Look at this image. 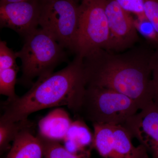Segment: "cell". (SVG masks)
Listing matches in <instances>:
<instances>
[{
	"label": "cell",
	"instance_id": "23",
	"mask_svg": "<svg viewBox=\"0 0 158 158\" xmlns=\"http://www.w3.org/2000/svg\"><path fill=\"white\" fill-rule=\"evenodd\" d=\"M90 0H83L82 3H83V4H85V3H87L90 2Z\"/></svg>",
	"mask_w": 158,
	"mask_h": 158
},
{
	"label": "cell",
	"instance_id": "22",
	"mask_svg": "<svg viewBox=\"0 0 158 158\" xmlns=\"http://www.w3.org/2000/svg\"><path fill=\"white\" fill-rule=\"evenodd\" d=\"M25 0H1L0 3H11L21 2Z\"/></svg>",
	"mask_w": 158,
	"mask_h": 158
},
{
	"label": "cell",
	"instance_id": "8",
	"mask_svg": "<svg viewBox=\"0 0 158 158\" xmlns=\"http://www.w3.org/2000/svg\"><path fill=\"white\" fill-rule=\"evenodd\" d=\"M39 0L0 3V25L25 37L39 25Z\"/></svg>",
	"mask_w": 158,
	"mask_h": 158
},
{
	"label": "cell",
	"instance_id": "24",
	"mask_svg": "<svg viewBox=\"0 0 158 158\" xmlns=\"http://www.w3.org/2000/svg\"><path fill=\"white\" fill-rule=\"evenodd\" d=\"M155 148H156V150L157 155L158 158V147Z\"/></svg>",
	"mask_w": 158,
	"mask_h": 158
},
{
	"label": "cell",
	"instance_id": "11",
	"mask_svg": "<svg viewBox=\"0 0 158 158\" xmlns=\"http://www.w3.org/2000/svg\"><path fill=\"white\" fill-rule=\"evenodd\" d=\"M32 127L19 134L5 158H43L42 141L38 135H34Z\"/></svg>",
	"mask_w": 158,
	"mask_h": 158
},
{
	"label": "cell",
	"instance_id": "16",
	"mask_svg": "<svg viewBox=\"0 0 158 158\" xmlns=\"http://www.w3.org/2000/svg\"><path fill=\"white\" fill-rule=\"evenodd\" d=\"M37 135L42 142L44 158H83L82 156L69 152L59 141Z\"/></svg>",
	"mask_w": 158,
	"mask_h": 158
},
{
	"label": "cell",
	"instance_id": "12",
	"mask_svg": "<svg viewBox=\"0 0 158 158\" xmlns=\"http://www.w3.org/2000/svg\"><path fill=\"white\" fill-rule=\"evenodd\" d=\"M93 135L85 123L81 120L73 121L64 140L65 148L77 154L93 143Z\"/></svg>",
	"mask_w": 158,
	"mask_h": 158
},
{
	"label": "cell",
	"instance_id": "19",
	"mask_svg": "<svg viewBox=\"0 0 158 158\" xmlns=\"http://www.w3.org/2000/svg\"><path fill=\"white\" fill-rule=\"evenodd\" d=\"M121 8L138 18H147L144 14L143 0H115Z\"/></svg>",
	"mask_w": 158,
	"mask_h": 158
},
{
	"label": "cell",
	"instance_id": "13",
	"mask_svg": "<svg viewBox=\"0 0 158 158\" xmlns=\"http://www.w3.org/2000/svg\"><path fill=\"white\" fill-rule=\"evenodd\" d=\"M93 124V144L94 147L103 157L114 158V125Z\"/></svg>",
	"mask_w": 158,
	"mask_h": 158
},
{
	"label": "cell",
	"instance_id": "3",
	"mask_svg": "<svg viewBox=\"0 0 158 158\" xmlns=\"http://www.w3.org/2000/svg\"><path fill=\"white\" fill-rule=\"evenodd\" d=\"M65 48L43 29H37L24 37L22 48L16 52L22 62V74L19 83L32 86L33 80L53 73L65 60Z\"/></svg>",
	"mask_w": 158,
	"mask_h": 158
},
{
	"label": "cell",
	"instance_id": "9",
	"mask_svg": "<svg viewBox=\"0 0 158 158\" xmlns=\"http://www.w3.org/2000/svg\"><path fill=\"white\" fill-rule=\"evenodd\" d=\"M122 125L131 136L146 145L158 146V106L153 102Z\"/></svg>",
	"mask_w": 158,
	"mask_h": 158
},
{
	"label": "cell",
	"instance_id": "18",
	"mask_svg": "<svg viewBox=\"0 0 158 158\" xmlns=\"http://www.w3.org/2000/svg\"><path fill=\"white\" fill-rule=\"evenodd\" d=\"M17 53L9 48L6 41H0V70L19 67L16 64Z\"/></svg>",
	"mask_w": 158,
	"mask_h": 158
},
{
	"label": "cell",
	"instance_id": "5",
	"mask_svg": "<svg viewBox=\"0 0 158 158\" xmlns=\"http://www.w3.org/2000/svg\"><path fill=\"white\" fill-rule=\"evenodd\" d=\"M39 25L63 48L76 52L80 5L76 0H39Z\"/></svg>",
	"mask_w": 158,
	"mask_h": 158
},
{
	"label": "cell",
	"instance_id": "20",
	"mask_svg": "<svg viewBox=\"0 0 158 158\" xmlns=\"http://www.w3.org/2000/svg\"><path fill=\"white\" fill-rule=\"evenodd\" d=\"M144 14L158 34V0H143Z\"/></svg>",
	"mask_w": 158,
	"mask_h": 158
},
{
	"label": "cell",
	"instance_id": "4",
	"mask_svg": "<svg viewBox=\"0 0 158 158\" xmlns=\"http://www.w3.org/2000/svg\"><path fill=\"white\" fill-rule=\"evenodd\" d=\"M139 110L135 102L124 94L87 86L76 114L93 123L122 125Z\"/></svg>",
	"mask_w": 158,
	"mask_h": 158
},
{
	"label": "cell",
	"instance_id": "6",
	"mask_svg": "<svg viewBox=\"0 0 158 158\" xmlns=\"http://www.w3.org/2000/svg\"><path fill=\"white\" fill-rule=\"evenodd\" d=\"M105 0H90L80 5V25L75 53L86 55L107 47L110 30L105 10Z\"/></svg>",
	"mask_w": 158,
	"mask_h": 158
},
{
	"label": "cell",
	"instance_id": "14",
	"mask_svg": "<svg viewBox=\"0 0 158 158\" xmlns=\"http://www.w3.org/2000/svg\"><path fill=\"white\" fill-rule=\"evenodd\" d=\"M34 123L28 119L13 122H0V149L4 151L9 147L18 135L23 130L32 127Z\"/></svg>",
	"mask_w": 158,
	"mask_h": 158
},
{
	"label": "cell",
	"instance_id": "2",
	"mask_svg": "<svg viewBox=\"0 0 158 158\" xmlns=\"http://www.w3.org/2000/svg\"><path fill=\"white\" fill-rule=\"evenodd\" d=\"M86 88L83 58L76 55L65 68L38 78L22 96L7 100L0 122L26 120L37 111L59 106H67L76 113Z\"/></svg>",
	"mask_w": 158,
	"mask_h": 158
},
{
	"label": "cell",
	"instance_id": "15",
	"mask_svg": "<svg viewBox=\"0 0 158 158\" xmlns=\"http://www.w3.org/2000/svg\"><path fill=\"white\" fill-rule=\"evenodd\" d=\"M19 70V67L0 70V94L7 96L8 101L14 100L18 97L15 93V87Z\"/></svg>",
	"mask_w": 158,
	"mask_h": 158
},
{
	"label": "cell",
	"instance_id": "1",
	"mask_svg": "<svg viewBox=\"0 0 158 158\" xmlns=\"http://www.w3.org/2000/svg\"><path fill=\"white\" fill-rule=\"evenodd\" d=\"M154 51L142 45L120 53L105 49L83 58L86 86L110 89L130 98L139 110L153 102L152 60Z\"/></svg>",
	"mask_w": 158,
	"mask_h": 158
},
{
	"label": "cell",
	"instance_id": "17",
	"mask_svg": "<svg viewBox=\"0 0 158 158\" xmlns=\"http://www.w3.org/2000/svg\"><path fill=\"white\" fill-rule=\"evenodd\" d=\"M135 24L138 33L141 34L150 44L158 47V34L147 18H135Z\"/></svg>",
	"mask_w": 158,
	"mask_h": 158
},
{
	"label": "cell",
	"instance_id": "10",
	"mask_svg": "<svg viewBox=\"0 0 158 158\" xmlns=\"http://www.w3.org/2000/svg\"><path fill=\"white\" fill-rule=\"evenodd\" d=\"M72 122L66 111L56 109L40 119L38 134L51 140L63 141Z\"/></svg>",
	"mask_w": 158,
	"mask_h": 158
},
{
	"label": "cell",
	"instance_id": "21",
	"mask_svg": "<svg viewBox=\"0 0 158 158\" xmlns=\"http://www.w3.org/2000/svg\"><path fill=\"white\" fill-rule=\"evenodd\" d=\"M153 102L158 106V47L153 55L152 61Z\"/></svg>",
	"mask_w": 158,
	"mask_h": 158
},
{
	"label": "cell",
	"instance_id": "7",
	"mask_svg": "<svg viewBox=\"0 0 158 158\" xmlns=\"http://www.w3.org/2000/svg\"><path fill=\"white\" fill-rule=\"evenodd\" d=\"M105 10L110 33L106 50L120 53L131 48L139 40L135 18L115 0H105Z\"/></svg>",
	"mask_w": 158,
	"mask_h": 158
}]
</instances>
